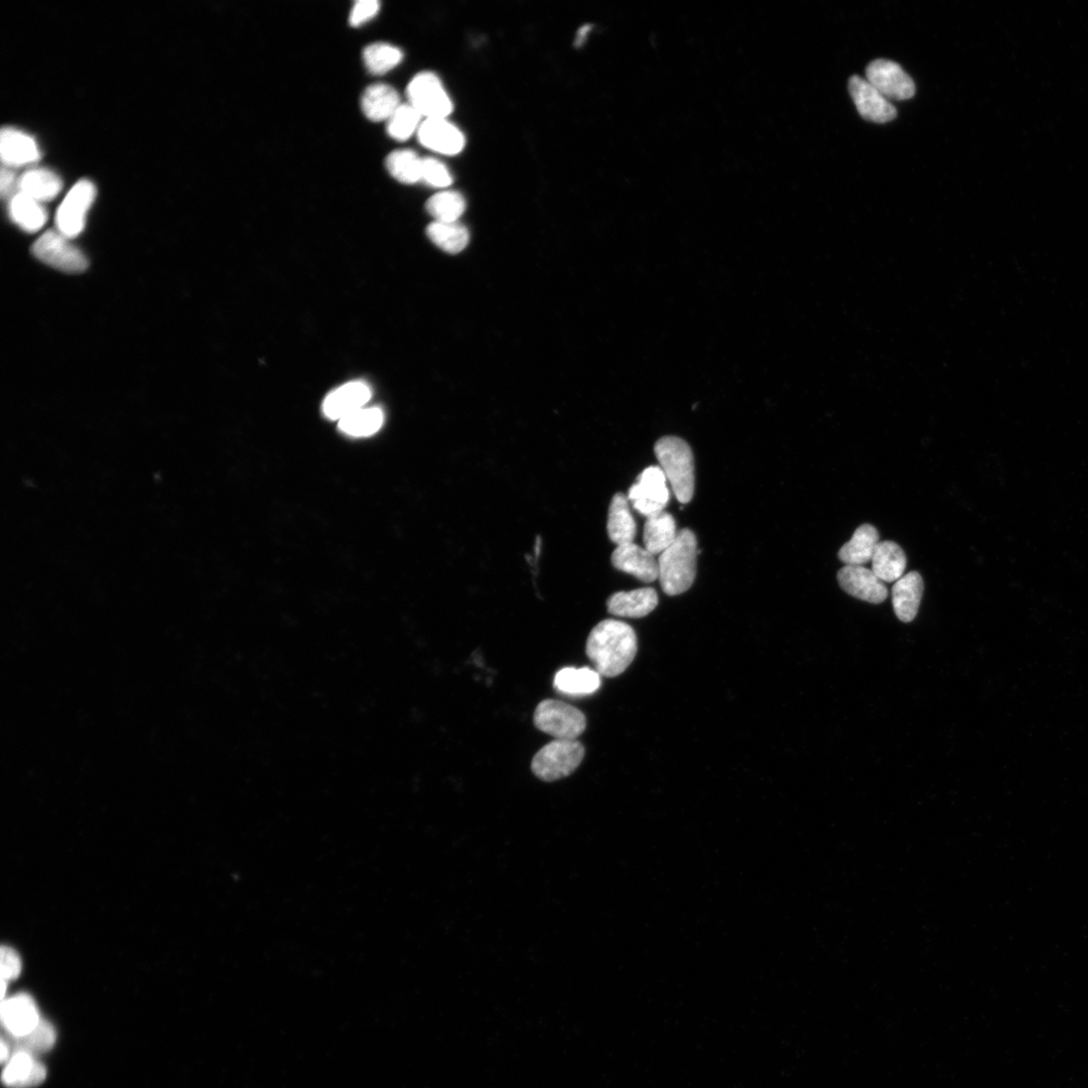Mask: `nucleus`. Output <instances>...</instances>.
<instances>
[{
	"label": "nucleus",
	"instance_id": "obj_1",
	"mask_svg": "<svg viewBox=\"0 0 1088 1088\" xmlns=\"http://www.w3.org/2000/svg\"><path fill=\"white\" fill-rule=\"evenodd\" d=\"M586 653L601 676L616 677L629 667L636 656V633L622 621L604 620L591 631Z\"/></svg>",
	"mask_w": 1088,
	"mask_h": 1088
},
{
	"label": "nucleus",
	"instance_id": "obj_2",
	"mask_svg": "<svg viewBox=\"0 0 1088 1088\" xmlns=\"http://www.w3.org/2000/svg\"><path fill=\"white\" fill-rule=\"evenodd\" d=\"M698 541L690 529L678 531L671 546L658 560L660 586L669 596L687 592L697 576Z\"/></svg>",
	"mask_w": 1088,
	"mask_h": 1088
},
{
	"label": "nucleus",
	"instance_id": "obj_3",
	"mask_svg": "<svg viewBox=\"0 0 1088 1088\" xmlns=\"http://www.w3.org/2000/svg\"><path fill=\"white\" fill-rule=\"evenodd\" d=\"M654 452L677 500L689 503L695 493V463L689 444L676 437H665L655 444Z\"/></svg>",
	"mask_w": 1088,
	"mask_h": 1088
},
{
	"label": "nucleus",
	"instance_id": "obj_4",
	"mask_svg": "<svg viewBox=\"0 0 1088 1088\" xmlns=\"http://www.w3.org/2000/svg\"><path fill=\"white\" fill-rule=\"evenodd\" d=\"M585 757L584 746L576 740H555L533 757L531 770L543 781L553 782L574 773Z\"/></svg>",
	"mask_w": 1088,
	"mask_h": 1088
},
{
	"label": "nucleus",
	"instance_id": "obj_5",
	"mask_svg": "<svg viewBox=\"0 0 1088 1088\" xmlns=\"http://www.w3.org/2000/svg\"><path fill=\"white\" fill-rule=\"evenodd\" d=\"M533 721L538 730L556 740H576L587 727L583 712L557 700H546L538 704Z\"/></svg>",
	"mask_w": 1088,
	"mask_h": 1088
},
{
	"label": "nucleus",
	"instance_id": "obj_6",
	"mask_svg": "<svg viewBox=\"0 0 1088 1088\" xmlns=\"http://www.w3.org/2000/svg\"><path fill=\"white\" fill-rule=\"evenodd\" d=\"M410 104L427 118H447L453 111V102L440 78L431 72L417 75L407 87Z\"/></svg>",
	"mask_w": 1088,
	"mask_h": 1088
},
{
	"label": "nucleus",
	"instance_id": "obj_7",
	"mask_svg": "<svg viewBox=\"0 0 1088 1088\" xmlns=\"http://www.w3.org/2000/svg\"><path fill=\"white\" fill-rule=\"evenodd\" d=\"M71 239L58 230L43 234L34 244V255L44 263L69 274H78L88 267L85 254Z\"/></svg>",
	"mask_w": 1088,
	"mask_h": 1088
},
{
	"label": "nucleus",
	"instance_id": "obj_8",
	"mask_svg": "<svg viewBox=\"0 0 1088 1088\" xmlns=\"http://www.w3.org/2000/svg\"><path fill=\"white\" fill-rule=\"evenodd\" d=\"M96 193L95 185L89 180H81L74 185L56 215L57 229L60 233L73 239L83 232Z\"/></svg>",
	"mask_w": 1088,
	"mask_h": 1088
},
{
	"label": "nucleus",
	"instance_id": "obj_9",
	"mask_svg": "<svg viewBox=\"0 0 1088 1088\" xmlns=\"http://www.w3.org/2000/svg\"><path fill=\"white\" fill-rule=\"evenodd\" d=\"M666 482L667 478L660 467H648L630 488L628 500L646 518L662 512L670 499Z\"/></svg>",
	"mask_w": 1088,
	"mask_h": 1088
},
{
	"label": "nucleus",
	"instance_id": "obj_10",
	"mask_svg": "<svg viewBox=\"0 0 1088 1088\" xmlns=\"http://www.w3.org/2000/svg\"><path fill=\"white\" fill-rule=\"evenodd\" d=\"M866 77L888 100L903 101L915 95L912 78L895 62L876 60L866 70Z\"/></svg>",
	"mask_w": 1088,
	"mask_h": 1088
},
{
	"label": "nucleus",
	"instance_id": "obj_11",
	"mask_svg": "<svg viewBox=\"0 0 1088 1088\" xmlns=\"http://www.w3.org/2000/svg\"><path fill=\"white\" fill-rule=\"evenodd\" d=\"M849 91L863 118L875 123H887L897 116L894 105L884 97L867 79L853 76L849 81Z\"/></svg>",
	"mask_w": 1088,
	"mask_h": 1088
},
{
	"label": "nucleus",
	"instance_id": "obj_12",
	"mask_svg": "<svg viewBox=\"0 0 1088 1088\" xmlns=\"http://www.w3.org/2000/svg\"><path fill=\"white\" fill-rule=\"evenodd\" d=\"M421 144L436 153L455 156L465 147L462 131L446 118H427L419 129Z\"/></svg>",
	"mask_w": 1088,
	"mask_h": 1088
},
{
	"label": "nucleus",
	"instance_id": "obj_13",
	"mask_svg": "<svg viewBox=\"0 0 1088 1088\" xmlns=\"http://www.w3.org/2000/svg\"><path fill=\"white\" fill-rule=\"evenodd\" d=\"M42 1019L34 999L20 994L3 1000L2 1023L12 1038H21L34 1031Z\"/></svg>",
	"mask_w": 1088,
	"mask_h": 1088
},
{
	"label": "nucleus",
	"instance_id": "obj_14",
	"mask_svg": "<svg viewBox=\"0 0 1088 1088\" xmlns=\"http://www.w3.org/2000/svg\"><path fill=\"white\" fill-rule=\"evenodd\" d=\"M842 589L862 601L880 604L888 597V589L873 571L862 566H846L838 573Z\"/></svg>",
	"mask_w": 1088,
	"mask_h": 1088
},
{
	"label": "nucleus",
	"instance_id": "obj_15",
	"mask_svg": "<svg viewBox=\"0 0 1088 1088\" xmlns=\"http://www.w3.org/2000/svg\"><path fill=\"white\" fill-rule=\"evenodd\" d=\"M0 153L4 164L9 168L31 165L41 158L39 145L33 136L13 127L2 129Z\"/></svg>",
	"mask_w": 1088,
	"mask_h": 1088
},
{
	"label": "nucleus",
	"instance_id": "obj_16",
	"mask_svg": "<svg viewBox=\"0 0 1088 1088\" xmlns=\"http://www.w3.org/2000/svg\"><path fill=\"white\" fill-rule=\"evenodd\" d=\"M370 387L361 381L349 382L330 393L323 403V413L330 420L343 418L361 410L371 398Z\"/></svg>",
	"mask_w": 1088,
	"mask_h": 1088
},
{
	"label": "nucleus",
	"instance_id": "obj_17",
	"mask_svg": "<svg viewBox=\"0 0 1088 1088\" xmlns=\"http://www.w3.org/2000/svg\"><path fill=\"white\" fill-rule=\"evenodd\" d=\"M612 564L617 570L645 583H652L658 579V562L645 548L637 546L634 542L617 547L612 555Z\"/></svg>",
	"mask_w": 1088,
	"mask_h": 1088
},
{
	"label": "nucleus",
	"instance_id": "obj_18",
	"mask_svg": "<svg viewBox=\"0 0 1088 1088\" xmlns=\"http://www.w3.org/2000/svg\"><path fill=\"white\" fill-rule=\"evenodd\" d=\"M46 1078L47 1068L34 1055L23 1051L12 1055L3 1072V1082L9 1088H33Z\"/></svg>",
	"mask_w": 1088,
	"mask_h": 1088
},
{
	"label": "nucleus",
	"instance_id": "obj_19",
	"mask_svg": "<svg viewBox=\"0 0 1088 1088\" xmlns=\"http://www.w3.org/2000/svg\"><path fill=\"white\" fill-rule=\"evenodd\" d=\"M924 584L917 572H911L898 580L892 589V602L896 616L902 622L913 621L918 613Z\"/></svg>",
	"mask_w": 1088,
	"mask_h": 1088
},
{
	"label": "nucleus",
	"instance_id": "obj_20",
	"mask_svg": "<svg viewBox=\"0 0 1088 1088\" xmlns=\"http://www.w3.org/2000/svg\"><path fill=\"white\" fill-rule=\"evenodd\" d=\"M658 605V596L652 588H643L631 592H619L612 595L608 602V611L615 616L642 618L650 614Z\"/></svg>",
	"mask_w": 1088,
	"mask_h": 1088
},
{
	"label": "nucleus",
	"instance_id": "obj_21",
	"mask_svg": "<svg viewBox=\"0 0 1088 1088\" xmlns=\"http://www.w3.org/2000/svg\"><path fill=\"white\" fill-rule=\"evenodd\" d=\"M554 686L567 696H589L600 689L601 675L590 667H565L556 674Z\"/></svg>",
	"mask_w": 1088,
	"mask_h": 1088
},
{
	"label": "nucleus",
	"instance_id": "obj_22",
	"mask_svg": "<svg viewBox=\"0 0 1088 1088\" xmlns=\"http://www.w3.org/2000/svg\"><path fill=\"white\" fill-rule=\"evenodd\" d=\"M880 542L877 528L871 524L861 525L851 540L844 544L839 552L840 560L847 566H862L872 562Z\"/></svg>",
	"mask_w": 1088,
	"mask_h": 1088
},
{
	"label": "nucleus",
	"instance_id": "obj_23",
	"mask_svg": "<svg viewBox=\"0 0 1088 1088\" xmlns=\"http://www.w3.org/2000/svg\"><path fill=\"white\" fill-rule=\"evenodd\" d=\"M906 565V555L897 543L879 542L872 559V571L882 582L896 583L903 577Z\"/></svg>",
	"mask_w": 1088,
	"mask_h": 1088
},
{
	"label": "nucleus",
	"instance_id": "obj_24",
	"mask_svg": "<svg viewBox=\"0 0 1088 1088\" xmlns=\"http://www.w3.org/2000/svg\"><path fill=\"white\" fill-rule=\"evenodd\" d=\"M677 535L675 520L671 514L662 511L646 518L643 542L645 549L653 556L666 551Z\"/></svg>",
	"mask_w": 1088,
	"mask_h": 1088
},
{
	"label": "nucleus",
	"instance_id": "obj_25",
	"mask_svg": "<svg viewBox=\"0 0 1088 1088\" xmlns=\"http://www.w3.org/2000/svg\"><path fill=\"white\" fill-rule=\"evenodd\" d=\"M607 529L610 539L617 547L634 542L636 522L629 508L628 497L623 493L616 494L611 501Z\"/></svg>",
	"mask_w": 1088,
	"mask_h": 1088
},
{
	"label": "nucleus",
	"instance_id": "obj_26",
	"mask_svg": "<svg viewBox=\"0 0 1088 1088\" xmlns=\"http://www.w3.org/2000/svg\"><path fill=\"white\" fill-rule=\"evenodd\" d=\"M401 105L397 91L386 84L369 86L362 96V109L372 121L388 120Z\"/></svg>",
	"mask_w": 1088,
	"mask_h": 1088
},
{
	"label": "nucleus",
	"instance_id": "obj_27",
	"mask_svg": "<svg viewBox=\"0 0 1088 1088\" xmlns=\"http://www.w3.org/2000/svg\"><path fill=\"white\" fill-rule=\"evenodd\" d=\"M20 193L38 202L55 199L63 188L61 178L47 169H33L26 172L18 181Z\"/></svg>",
	"mask_w": 1088,
	"mask_h": 1088
},
{
	"label": "nucleus",
	"instance_id": "obj_28",
	"mask_svg": "<svg viewBox=\"0 0 1088 1088\" xmlns=\"http://www.w3.org/2000/svg\"><path fill=\"white\" fill-rule=\"evenodd\" d=\"M9 212L12 220L29 233L40 231L48 220V213L42 203L20 192L12 197Z\"/></svg>",
	"mask_w": 1088,
	"mask_h": 1088
},
{
	"label": "nucleus",
	"instance_id": "obj_29",
	"mask_svg": "<svg viewBox=\"0 0 1088 1088\" xmlns=\"http://www.w3.org/2000/svg\"><path fill=\"white\" fill-rule=\"evenodd\" d=\"M429 238L446 252L457 254L469 243V231L459 222L435 221L428 227Z\"/></svg>",
	"mask_w": 1088,
	"mask_h": 1088
},
{
	"label": "nucleus",
	"instance_id": "obj_30",
	"mask_svg": "<svg viewBox=\"0 0 1088 1088\" xmlns=\"http://www.w3.org/2000/svg\"><path fill=\"white\" fill-rule=\"evenodd\" d=\"M421 159L415 152L400 150L391 153L386 159L389 174L402 184H416L422 181Z\"/></svg>",
	"mask_w": 1088,
	"mask_h": 1088
},
{
	"label": "nucleus",
	"instance_id": "obj_31",
	"mask_svg": "<svg viewBox=\"0 0 1088 1088\" xmlns=\"http://www.w3.org/2000/svg\"><path fill=\"white\" fill-rule=\"evenodd\" d=\"M384 416L380 408H361V410L339 421L341 432L352 437H367L375 434L383 425Z\"/></svg>",
	"mask_w": 1088,
	"mask_h": 1088
},
{
	"label": "nucleus",
	"instance_id": "obj_32",
	"mask_svg": "<svg viewBox=\"0 0 1088 1088\" xmlns=\"http://www.w3.org/2000/svg\"><path fill=\"white\" fill-rule=\"evenodd\" d=\"M402 52L389 44L375 43L365 48L363 60L366 68L372 74L382 75L401 63Z\"/></svg>",
	"mask_w": 1088,
	"mask_h": 1088
},
{
	"label": "nucleus",
	"instance_id": "obj_33",
	"mask_svg": "<svg viewBox=\"0 0 1088 1088\" xmlns=\"http://www.w3.org/2000/svg\"><path fill=\"white\" fill-rule=\"evenodd\" d=\"M427 210L436 221L458 222L466 210V200L458 192H440L428 201Z\"/></svg>",
	"mask_w": 1088,
	"mask_h": 1088
},
{
	"label": "nucleus",
	"instance_id": "obj_34",
	"mask_svg": "<svg viewBox=\"0 0 1088 1088\" xmlns=\"http://www.w3.org/2000/svg\"><path fill=\"white\" fill-rule=\"evenodd\" d=\"M421 113L411 104H401L387 120V130L392 139L404 142L421 126Z\"/></svg>",
	"mask_w": 1088,
	"mask_h": 1088
},
{
	"label": "nucleus",
	"instance_id": "obj_35",
	"mask_svg": "<svg viewBox=\"0 0 1088 1088\" xmlns=\"http://www.w3.org/2000/svg\"><path fill=\"white\" fill-rule=\"evenodd\" d=\"M16 1051H23L36 1056L50 1051L56 1044L57 1032L54 1026L42 1020L39 1026L21 1038H13Z\"/></svg>",
	"mask_w": 1088,
	"mask_h": 1088
},
{
	"label": "nucleus",
	"instance_id": "obj_36",
	"mask_svg": "<svg viewBox=\"0 0 1088 1088\" xmlns=\"http://www.w3.org/2000/svg\"><path fill=\"white\" fill-rule=\"evenodd\" d=\"M422 181L436 188H447L453 183L448 168L433 158L423 159Z\"/></svg>",
	"mask_w": 1088,
	"mask_h": 1088
},
{
	"label": "nucleus",
	"instance_id": "obj_37",
	"mask_svg": "<svg viewBox=\"0 0 1088 1088\" xmlns=\"http://www.w3.org/2000/svg\"><path fill=\"white\" fill-rule=\"evenodd\" d=\"M380 3L377 0H359L350 14V24L358 27L371 21L379 12Z\"/></svg>",
	"mask_w": 1088,
	"mask_h": 1088
},
{
	"label": "nucleus",
	"instance_id": "obj_38",
	"mask_svg": "<svg viewBox=\"0 0 1088 1088\" xmlns=\"http://www.w3.org/2000/svg\"><path fill=\"white\" fill-rule=\"evenodd\" d=\"M22 972V962L17 951L11 947L2 949V977L3 981L16 980Z\"/></svg>",
	"mask_w": 1088,
	"mask_h": 1088
},
{
	"label": "nucleus",
	"instance_id": "obj_39",
	"mask_svg": "<svg viewBox=\"0 0 1088 1088\" xmlns=\"http://www.w3.org/2000/svg\"><path fill=\"white\" fill-rule=\"evenodd\" d=\"M17 184L14 171L9 167L3 168L2 175H0V191H2L3 197H9Z\"/></svg>",
	"mask_w": 1088,
	"mask_h": 1088
},
{
	"label": "nucleus",
	"instance_id": "obj_40",
	"mask_svg": "<svg viewBox=\"0 0 1088 1088\" xmlns=\"http://www.w3.org/2000/svg\"><path fill=\"white\" fill-rule=\"evenodd\" d=\"M11 1057H12V1055H11V1048H10L9 1042H6V1040L3 1039L2 1040V1062L4 1064H6L10 1060Z\"/></svg>",
	"mask_w": 1088,
	"mask_h": 1088
},
{
	"label": "nucleus",
	"instance_id": "obj_41",
	"mask_svg": "<svg viewBox=\"0 0 1088 1088\" xmlns=\"http://www.w3.org/2000/svg\"><path fill=\"white\" fill-rule=\"evenodd\" d=\"M589 32H590V27H589V26L583 27V28H582V29H581V30L579 31V33H578V36H577V39H576V44H577L578 46H582V45H583V43L585 42V38H586V36H587V34H588Z\"/></svg>",
	"mask_w": 1088,
	"mask_h": 1088
}]
</instances>
